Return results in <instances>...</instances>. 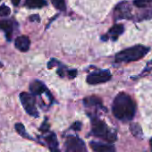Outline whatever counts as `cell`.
Instances as JSON below:
<instances>
[{
	"label": "cell",
	"instance_id": "obj_1",
	"mask_svg": "<svg viewBox=\"0 0 152 152\" xmlns=\"http://www.w3.org/2000/svg\"><path fill=\"white\" fill-rule=\"evenodd\" d=\"M112 111L118 120L124 122L130 121L135 115L136 105L128 94L119 93L113 102Z\"/></svg>",
	"mask_w": 152,
	"mask_h": 152
},
{
	"label": "cell",
	"instance_id": "obj_2",
	"mask_svg": "<svg viewBox=\"0 0 152 152\" xmlns=\"http://www.w3.org/2000/svg\"><path fill=\"white\" fill-rule=\"evenodd\" d=\"M148 51V48L142 45H137L117 53L115 55V60L117 63H129L132 61H137L145 56Z\"/></svg>",
	"mask_w": 152,
	"mask_h": 152
},
{
	"label": "cell",
	"instance_id": "obj_3",
	"mask_svg": "<svg viewBox=\"0 0 152 152\" xmlns=\"http://www.w3.org/2000/svg\"><path fill=\"white\" fill-rule=\"evenodd\" d=\"M91 133L95 137L108 142H114L117 139L116 132L112 131L104 121L97 117L91 118Z\"/></svg>",
	"mask_w": 152,
	"mask_h": 152
},
{
	"label": "cell",
	"instance_id": "obj_4",
	"mask_svg": "<svg viewBox=\"0 0 152 152\" xmlns=\"http://www.w3.org/2000/svg\"><path fill=\"white\" fill-rule=\"evenodd\" d=\"M20 99L22 102V105L25 111L31 116L33 117H38L39 116V112L36 107V103H35V99L31 94L23 92L20 95Z\"/></svg>",
	"mask_w": 152,
	"mask_h": 152
},
{
	"label": "cell",
	"instance_id": "obj_5",
	"mask_svg": "<svg viewBox=\"0 0 152 152\" xmlns=\"http://www.w3.org/2000/svg\"><path fill=\"white\" fill-rule=\"evenodd\" d=\"M64 148L65 152H88L84 142L76 136H68Z\"/></svg>",
	"mask_w": 152,
	"mask_h": 152
},
{
	"label": "cell",
	"instance_id": "obj_6",
	"mask_svg": "<svg viewBox=\"0 0 152 152\" xmlns=\"http://www.w3.org/2000/svg\"><path fill=\"white\" fill-rule=\"evenodd\" d=\"M112 75L108 70H103L99 72H93L87 76V83L91 85H97L108 82Z\"/></svg>",
	"mask_w": 152,
	"mask_h": 152
},
{
	"label": "cell",
	"instance_id": "obj_7",
	"mask_svg": "<svg viewBox=\"0 0 152 152\" xmlns=\"http://www.w3.org/2000/svg\"><path fill=\"white\" fill-rule=\"evenodd\" d=\"M15 26H17V23L14 20L8 19V20L0 21V29L4 31V32L6 33V36L8 41L12 39V36H13Z\"/></svg>",
	"mask_w": 152,
	"mask_h": 152
},
{
	"label": "cell",
	"instance_id": "obj_8",
	"mask_svg": "<svg viewBox=\"0 0 152 152\" xmlns=\"http://www.w3.org/2000/svg\"><path fill=\"white\" fill-rule=\"evenodd\" d=\"M115 19H129L131 17V9L126 2L120 3L115 10Z\"/></svg>",
	"mask_w": 152,
	"mask_h": 152
},
{
	"label": "cell",
	"instance_id": "obj_9",
	"mask_svg": "<svg viewBox=\"0 0 152 152\" xmlns=\"http://www.w3.org/2000/svg\"><path fill=\"white\" fill-rule=\"evenodd\" d=\"M90 145L95 152H115V148L113 145L103 144L96 141H91Z\"/></svg>",
	"mask_w": 152,
	"mask_h": 152
},
{
	"label": "cell",
	"instance_id": "obj_10",
	"mask_svg": "<svg viewBox=\"0 0 152 152\" xmlns=\"http://www.w3.org/2000/svg\"><path fill=\"white\" fill-rule=\"evenodd\" d=\"M31 45L30 39L27 36H20L17 37L15 39V48L20 51L26 52L29 50Z\"/></svg>",
	"mask_w": 152,
	"mask_h": 152
},
{
	"label": "cell",
	"instance_id": "obj_11",
	"mask_svg": "<svg viewBox=\"0 0 152 152\" xmlns=\"http://www.w3.org/2000/svg\"><path fill=\"white\" fill-rule=\"evenodd\" d=\"M30 91H31V94H33V95H41L42 93L48 91L47 90L46 86L41 82H39L38 80L33 81L30 84Z\"/></svg>",
	"mask_w": 152,
	"mask_h": 152
},
{
	"label": "cell",
	"instance_id": "obj_12",
	"mask_svg": "<svg viewBox=\"0 0 152 152\" xmlns=\"http://www.w3.org/2000/svg\"><path fill=\"white\" fill-rule=\"evenodd\" d=\"M44 139H45V140L49 148V150L51 152H61L58 148V142H57L56 136L55 133L51 132L50 134L46 136Z\"/></svg>",
	"mask_w": 152,
	"mask_h": 152
},
{
	"label": "cell",
	"instance_id": "obj_13",
	"mask_svg": "<svg viewBox=\"0 0 152 152\" xmlns=\"http://www.w3.org/2000/svg\"><path fill=\"white\" fill-rule=\"evenodd\" d=\"M124 32V26L122 24L114 25L108 31V38H111L113 40H115L118 36H120Z\"/></svg>",
	"mask_w": 152,
	"mask_h": 152
},
{
	"label": "cell",
	"instance_id": "obj_14",
	"mask_svg": "<svg viewBox=\"0 0 152 152\" xmlns=\"http://www.w3.org/2000/svg\"><path fill=\"white\" fill-rule=\"evenodd\" d=\"M24 6L31 9L41 8L47 6V2H46V0H25Z\"/></svg>",
	"mask_w": 152,
	"mask_h": 152
},
{
	"label": "cell",
	"instance_id": "obj_15",
	"mask_svg": "<svg viewBox=\"0 0 152 152\" xmlns=\"http://www.w3.org/2000/svg\"><path fill=\"white\" fill-rule=\"evenodd\" d=\"M83 103L86 107H102V101L97 98V97H88L86 99H84Z\"/></svg>",
	"mask_w": 152,
	"mask_h": 152
},
{
	"label": "cell",
	"instance_id": "obj_16",
	"mask_svg": "<svg viewBox=\"0 0 152 152\" xmlns=\"http://www.w3.org/2000/svg\"><path fill=\"white\" fill-rule=\"evenodd\" d=\"M15 130H16V132H17L21 136H23V138H27V139H30V140H33V139L27 133V132L25 131V128H24V126H23V124H21V123L16 124H15Z\"/></svg>",
	"mask_w": 152,
	"mask_h": 152
},
{
	"label": "cell",
	"instance_id": "obj_17",
	"mask_svg": "<svg viewBox=\"0 0 152 152\" xmlns=\"http://www.w3.org/2000/svg\"><path fill=\"white\" fill-rule=\"evenodd\" d=\"M131 129V132H132V134L137 137V138H141L142 137V131H141V128L139 124H132L130 127Z\"/></svg>",
	"mask_w": 152,
	"mask_h": 152
},
{
	"label": "cell",
	"instance_id": "obj_18",
	"mask_svg": "<svg viewBox=\"0 0 152 152\" xmlns=\"http://www.w3.org/2000/svg\"><path fill=\"white\" fill-rule=\"evenodd\" d=\"M51 2L56 9L60 11L65 10V0H51Z\"/></svg>",
	"mask_w": 152,
	"mask_h": 152
},
{
	"label": "cell",
	"instance_id": "obj_19",
	"mask_svg": "<svg viewBox=\"0 0 152 152\" xmlns=\"http://www.w3.org/2000/svg\"><path fill=\"white\" fill-rule=\"evenodd\" d=\"M134 5L140 8H145L149 5H152V0H135Z\"/></svg>",
	"mask_w": 152,
	"mask_h": 152
},
{
	"label": "cell",
	"instance_id": "obj_20",
	"mask_svg": "<svg viewBox=\"0 0 152 152\" xmlns=\"http://www.w3.org/2000/svg\"><path fill=\"white\" fill-rule=\"evenodd\" d=\"M11 14V9L7 6H1L0 7V16H7Z\"/></svg>",
	"mask_w": 152,
	"mask_h": 152
},
{
	"label": "cell",
	"instance_id": "obj_21",
	"mask_svg": "<svg viewBox=\"0 0 152 152\" xmlns=\"http://www.w3.org/2000/svg\"><path fill=\"white\" fill-rule=\"evenodd\" d=\"M76 74H77V71L76 70H71V71H68V75H69V78L70 79H72L74 78Z\"/></svg>",
	"mask_w": 152,
	"mask_h": 152
},
{
	"label": "cell",
	"instance_id": "obj_22",
	"mask_svg": "<svg viewBox=\"0 0 152 152\" xmlns=\"http://www.w3.org/2000/svg\"><path fill=\"white\" fill-rule=\"evenodd\" d=\"M81 123H79V122H76V123H74L72 125V129H74L75 131H79L80 129H81Z\"/></svg>",
	"mask_w": 152,
	"mask_h": 152
},
{
	"label": "cell",
	"instance_id": "obj_23",
	"mask_svg": "<svg viewBox=\"0 0 152 152\" xmlns=\"http://www.w3.org/2000/svg\"><path fill=\"white\" fill-rule=\"evenodd\" d=\"M40 130L42 131V132H47L48 130V124H47V121H45L43 124H42V125H41V127H40Z\"/></svg>",
	"mask_w": 152,
	"mask_h": 152
},
{
	"label": "cell",
	"instance_id": "obj_24",
	"mask_svg": "<svg viewBox=\"0 0 152 152\" xmlns=\"http://www.w3.org/2000/svg\"><path fill=\"white\" fill-rule=\"evenodd\" d=\"M30 20L31 21H38V22H39V17L38 15H34L30 17Z\"/></svg>",
	"mask_w": 152,
	"mask_h": 152
},
{
	"label": "cell",
	"instance_id": "obj_25",
	"mask_svg": "<svg viewBox=\"0 0 152 152\" xmlns=\"http://www.w3.org/2000/svg\"><path fill=\"white\" fill-rule=\"evenodd\" d=\"M20 1H21V0H12V3H13L14 6H18Z\"/></svg>",
	"mask_w": 152,
	"mask_h": 152
},
{
	"label": "cell",
	"instance_id": "obj_26",
	"mask_svg": "<svg viewBox=\"0 0 152 152\" xmlns=\"http://www.w3.org/2000/svg\"><path fill=\"white\" fill-rule=\"evenodd\" d=\"M149 144H150V149H151V152H152V138L150 139V141H149Z\"/></svg>",
	"mask_w": 152,
	"mask_h": 152
},
{
	"label": "cell",
	"instance_id": "obj_27",
	"mask_svg": "<svg viewBox=\"0 0 152 152\" xmlns=\"http://www.w3.org/2000/svg\"><path fill=\"white\" fill-rule=\"evenodd\" d=\"M151 64H152V61H151Z\"/></svg>",
	"mask_w": 152,
	"mask_h": 152
},
{
	"label": "cell",
	"instance_id": "obj_28",
	"mask_svg": "<svg viewBox=\"0 0 152 152\" xmlns=\"http://www.w3.org/2000/svg\"><path fill=\"white\" fill-rule=\"evenodd\" d=\"M0 1H1V0H0Z\"/></svg>",
	"mask_w": 152,
	"mask_h": 152
}]
</instances>
